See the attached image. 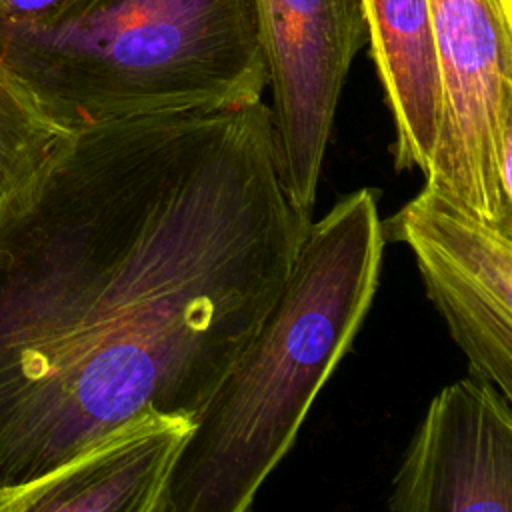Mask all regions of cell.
Listing matches in <instances>:
<instances>
[{
	"instance_id": "obj_1",
	"label": "cell",
	"mask_w": 512,
	"mask_h": 512,
	"mask_svg": "<svg viewBox=\"0 0 512 512\" xmlns=\"http://www.w3.org/2000/svg\"><path fill=\"white\" fill-rule=\"evenodd\" d=\"M308 226L262 100L68 132L0 216V492L140 418L190 424Z\"/></svg>"
},
{
	"instance_id": "obj_2",
	"label": "cell",
	"mask_w": 512,
	"mask_h": 512,
	"mask_svg": "<svg viewBox=\"0 0 512 512\" xmlns=\"http://www.w3.org/2000/svg\"><path fill=\"white\" fill-rule=\"evenodd\" d=\"M376 196L310 222L292 272L178 444L150 512H248L362 326L382 268Z\"/></svg>"
},
{
	"instance_id": "obj_3",
	"label": "cell",
	"mask_w": 512,
	"mask_h": 512,
	"mask_svg": "<svg viewBox=\"0 0 512 512\" xmlns=\"http://www.w3.org/2000/svg\"><path fill=\"white\" fill-rule=\"evenodd\" d=\"M0 54L62 130L260 102L266 66L254 0H66L0 20Z\"/></svg>"
},
{
	"instance_id": "obj_4",
	"label": "cell",
	"mask_w": 512,
	"mask_h": 512,
	"mask_svg": "<svg viewBox=\"0 0 512 512\" xmlns=\"http://www.w3.org/2000/svg\"><path fill=\"white\" fill-rule=\"evenodd\" d=\"M440 128L426 188L512 232V2L430 0Z\"/></svg>"
},
{
	"instance_id": "obj_5",
	"label": "cell",
	"mask_w": 512,
	"mask_h": 512,
	"mask_svg": "<svg viewBox=\"0 0 512 512\" xmlns=\"http://www.w3.org/2000/svg\"><path fill=\"white\" fill-rule=\"evenodd\" d=\"M282 190L312 222L342 86L368 42L360 0H254Z\"/></svg>"
},
{
	"instance_id": "obj_6",
	"label": "cell",
	"mask_w": 512,
	"mask_h": 512,
	"mask_svg": "<svg viewBox=\"0 0 512 512\" xmlns=\"http://www.w3.org/2000/svg\"><path fill=\"white\" fill-rule=\"evenodd\" d=\"M382 236L412 250L470 376L512 400V232L424 186L382 222Z\"/></svg>"
},
{
	"instance_id": "obj_7",
	"label": "cell",
	"mask_w": 512,
	"mask_h": 512,
	"mask_svg": "<svg viewBox=\"0 0 512 512\" xmlns=\"http://www.w3.org/2000/svg\"><path fill=\"white\" fill-rule=\"evenodd\" d=\"M394 512H512V400L474 376L428 404L394 478Z\"/></svg>"
},
{
	"instance_id": "obj_8",
	"label": "cell",
	"mask_w": 512,
	"mask_h": 512,
	"mask_svg": "<svg viewBox=\"0 0 512 512\" xmlns=\"http://www.w3.org/2000/svg\"><path fill=\"white\" fill-rule=\"evenodd\" d=\"M190 424L140 418L66 466L0 492V512H150Z\"/></svg>"
},
{
	"instance_id": "obj_9",
	"label": "cell",
	"mask_w": 512,
	"mask_h": 512,
	"mask_svg": "<svg viewBox=\"0 0 512 512\" xmlns=\"http://www.w3.org/2000/svg\"><path fill=\"white\" fill-rule=\"evenodd\" d=\"M370 54L394 120L396 170L426 172L440 128L430 0H360Z\"/></svg>"
},
{
	"instance_id": "obj_10",
	"label": "cell",
	"mask_w": 512,
	"mask_h": 512,
	"mask_svg": "<svg viewBox=\"0 0 512 512\" xmlns=\"http://www.w3.org/2000/svg\"><path fill=\"white\" fill-rule=\"evenodd\" d=\"M66 134L40 110L0 54V216Z\"/></svg>"
},
{
	"instance_id": "obj_11",
	"label": "cell",
	"mask_w": 512,
	"mask_h": 512,
	"mask_svg": "<svg viewBox=\"0 0 512 512\" xmlns=\"http://www.w3.org/2000/svg\"><path fill=\"white\" fill-rule=\"evenodd\" d=\"M66 0H0V20L34 22L56 12Z\"/></svg>"
}]
</instances>
